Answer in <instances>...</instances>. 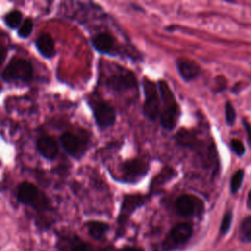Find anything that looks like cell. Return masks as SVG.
I'll return each mask as SVG.
<instances>
[{"label": "cell", "mask_w": 251, "mask_h": 251, "mask_svg": "<svg viewBox=\"0 0 251 251\" xmlns=\"http://www.w3.org/2000/svg\"><path fill=\"white\" fill-rule=\"evenodd\" d=\"M34 27L33 20L30 18H25L20 27L18 28V36L22 39H25L29 37V35L32 33Z\"/></svg>", "instance_id": "19"}, {"label": "cell", "mask_w": 251, "mask_h": 251, "mask_svg": "<svg viewBox=\"0 0 251 251\" xmlns=\"http://www.w3.org/2000/svg\"><path fill=\"white\" fill-rule=\"evenodd\" d=\"M176 69L180 77L184 81H191L195 79L201 72L200 66L195 61L184 58L176 61Z\"/></svg>", "instance_id": "14"}, {"label": "cell", "mask_w": 251, "mask_h": 251, "mask_svg": "<svg viewBox=\"0 0 251 251\" xmlns=\"http://www.w3.org/2000/svg\"><path fill=\"white\" fill-rule=\"evenodd\" d=\"M5 25L11 29H18L23 23V14L19 10H12L3 17Z\"/></svg>", "instance_id": "17"}, {"label": "cell", "mask_w": 251, "mask_h": 251, "mask_svg": "<svg viewBox=\"0 0 251 251\" xmlns=\"http://www.w3.org/2000/svg\"><path fill=\"white\" fill-rule=\"evenodd\" d=\"M36 50L38 53L47 60H50L55 57L56 49H55V42L53 37L48 32H43L37 36L34 41Z\"/></svg>", "instance_id": "15"}, {"label": "cell", "mask_w": 251, "mask_h": 251, "mask_svg": "<svg viewBox=\"0 0 251 251\" xmlns=\"http://www.w3.org/2000/svg\"><path fill=\"white\" fill-rule=\"evenodd\" d=\"M105 85L113 92L124 93L136 89L138 81L132 71L121 66H116L114 72L105 79Z\"/></svg>", "instance_id": "4"}, {"label": "cell", "mask_w": 251, "mask_h": 251, "mask_svg": "<svg viewBox=\"0 0 251 251\" xmlns=\"http://www.w3.org/2000/svg\"><path fill=\"white\" fill-rule=\"evenodd\" d=\"M142 87L144 91L143 114L149 121H155L160 116L161 99L158 85L147 77L142 80Z\"/></svg>", "instance_id": "7"}, {"label": "cell", "mask_w": 251, "mask_h": 251, "mask_svg": "<svg viewBox=\"0 0 251 251\" xmlns=\"http://www.w3.org/2000/svg\"><path fill=\"white\" fill-rule=\"evenodd\" d=\"M8 55V49L6 46L0 44V67L3 65V63L5 62L6 58Z\"/></svg>", "instance_id": "26"}, {"label": "cell", "mask_w": 251, "mask_h": 251, "mask_svg": "<svg viewBox=\"0 0 251 251\" xmlns=\"http://www.w3.org/2000/svg\"><path fill=\"white\" fill-rule=\"evenodd\" d=\"M146 202V196L142 194H126L124 196L121 213L119 217L120 222L126 221L136 209L143 206Z\"/></svg>", "instance_id": "13"}, {"label": "cell", "mask_w": 251, "mask_h": 251, "mask_svg": "<svg viewBox=\"0 0 251 251\" xmlns=\"http://www.w3.org/2000/svg\"><path fill=\"white\" fill-rule=\"evenodd\" d=\"M230 148L233 151V153L238 157H242L246 151L245 146L242 143V141L237 138H232L230 140Z\"/></svg>", "instance_id": "23"}, {"label": "cell", "mask_w": 251, "mask_h": 251, "mask_svg": "<svg viewBox=\"0 0 251 251\" xmlns=\"http://www.w3.org/2000/svg\"><path fill=\"white\" fill-rule=\"evenodd\" d=\"M89 235L96 240L104 237L106 232L109 229V225L101 221H89L85 224Z\"/></svg>", "instance_id": "16"}, {"label": "cell", "mask_w": 251, "mask_h": 251, "mask_svg": "<svg viewBox=\"0 0 251 251\" xmlns=\"http://www.w3.org/2000/svg\"><path fill=\"white\" fill-rule=\"evenodd\" d=\"M192 235V226L189 223H179L173 226L168 237L164 241V247L170 249L172 246H179L186 243Z\"/></svg>", "instance_id": "10"}, {"label": "cell", "mask_w": 251, "mask_h": 251, "mask_svg": "<svg viewBox=\"0 0 251 251\" xmlns=\"http://www.w3.org/2000/svg\"><path fill=\"white\" fill-rule=\"evenodd\" d=\"M157 85L161 99L160 124L164 129L173 130L179 121L180 107L167 81L159 80Z\"/></svg>", "instance_id": "1"}, {"label": "cell", "mask_w": 251, "mask_h": 251, "mask_svg": "<svg viewBox=\"0 0 251 251\" xmlns=\"http://www.w3.org/2000/svg\"><path fill=\"white\" fill-rule=\"evenodd\" d=\"M238 237L242 242H251V216L245 217L239 226Z\"/></svg>", "instance_id": "18"}, {"label": "cell", "mask_w": 251, "mask_h": 251, "mask_svg": "<svg viewBox=\"0 0 251 251\" xmlns=\"http://www.w3.org/2000/svg\"><path fill=\"white\" fill-rule=\"evenodd\" d=\"M92 47L100 54L102 55H108V56H123L126 54V56H130L126 53L118 40L115 38L114 35H112L109 32L102 31L94 34L90 39ZM131 59V58H130Z\"/></svg>", "instance_id": "8"}, {"label": "cell", "mask_w": 251, "mask_h": 251, "mask_svg": "<svg viewBox=\"0 0 251 251\" xmlns=\"http://www.w3.org/2000/svg\"><path fill=\"white\" fill-rule=\"evenodd\" d=\"M231 222H232V213L231 212H226L221 222V226H220V233L222 235L227 233V231L230 228L231 226Z\"/></svg>", "instance_id": "22"}, {"label": "cell", "mask_w": 251, "mask_h": 251, "mask_svg": "<svg viewBox=\"0 0 251 251\" xmlns=\"http://www.w3.org/2000/svg\"><path fill=\"white\" fill-rule=\"evenodd\" d=\"M246 207L251 210V189L249 190L248 194H247V199H246Z\"/></svg>", "instance_id": "28"}, {"label": "cell", "mask_w": 251, "mask_h": 251, "mask_svg": "<svg viewBox=\"0 0 251 251\" xmlns=\"http://www.w3.org/2000/svg\"><path fill=\"white\" fill-rule=\"evenodd\" d=\"M225 119L228 126H233L236 121V112L230 101H226L225 104Z\"/></svg>", "instance_id": "21"}, {"label": "cell", "mask_w": 251, "mask_h": 251, "mask_svg": "<svg viewBox=\"0 0 251 251\" xmlns=\"http://www.w3.org/2000/svg\"><path fill=\"white\" fill-rule=\"evenodd\" d=\"M243 178H244V170L239 169L235 171V173L230 177V182H229V188L231 193H236L240 189L243 182Z\"/></svg>", "instance_id": "20"}, {"label": "cell", "mask_w": 251, "mask_h": 251, "mask_svg": "<svg viewBox=\"0 0 251 251\" xmlns=\"http://www.w3.org/2000/svg\"><path fill=\"white\" fill-rule=\"evenodd\" d=\"M175 208L181 217H190L203 209V202L195 195L182 194L176 200Z\"/></svg>", "instance_id": "11"}, {"label": "cell", "mask_w": 251, "mask_h": 251, "mask_svg": "<svg viewBox=\"0 0 251 251\" xmlns=\"http://www.w3.org/2000/svg\"><path fill=\"white\" fill-rule=\"evenodd\" d=\"M242 124H243V127L245 129L248 145L251 148V125H250V123L246 119H242Z\"/></svg>", "instance_id": "25"}, {"label": "cell", "mask_w": 251, "mask_h": 251, "mask_svg": "<svg viewBox=\"0 0 251 251\" xmlns=\"http://www.w3.org/2000/svg\"><path fill=\"white\" fill-rule=\"evenodd\" d=\"M149 171V164L140 158L123 162L120 166V179L126 183H135L141 180Z\"/></svg>", "instance_id": "9"}, {"label": "cell", "mask_w": 251, "mask_h": 251, "mask_svg": "<svg viewBox=\"0 0 251 251\" xmlns=\"http://www.w3.org/2000/svg\"><path fill=\"white\" fill-rule=\"evenodd\" d=\"M34 75L32 64L24 58L14 57L1 73V78L8 83H29Z\"/></svg>", "instance_id": "2"}, {"label": "cell", "mask_w": 251, "mask_h": 251, "mask_svg": "<svg viewBox=\"0 0 251 251\" xmlns=\"http://www.w3.org/2000/svg\"><path fill=\"white\" fill-rule=\"evenodd\" d=\"M72 251H94V250L90 244L80 241L78 238V240H75V242L74 243Z\"/></svg>", "instance_id": "24"}, {"label": "cell", "mask_w": 251, "mask_h": 251, "mask_svg": "<svg viewBox=\"0 0 251 251\" xmlns=\"http://www.w3.org/2000/svg\"><path fill=\"white\" fill-rule=\"evenodd\" d=\"M121 251H143L141 248L134 247V246H126Z\"/></svg>", "instance_id": "27"}, {"label": "cell", "mask_w": 251, "mask_h": 251, "mask_svg": "<svg viewBox=\"0 0 251 251\" xmlns=\"http://www.w3.org/2000/svg\"><path fill=\"white\" fill-rule=\"evenodd\" d=\"M87 104L100 130H105L115 125L117 119L116 110L107 101L100 97H90L87 100Z\"/></svg>", "instance_id": "5"}, {"label": "cell", "mask_w": 251, "mask_h": 251, "mask_svg": "<svg viewBox=\"0 0 251 251\" xmlns=\"http://www.w3.org/2000/svg\"><path fill=\"white\" fill-rule=\"evenodd\" d=\"M59 141L65 153L75 160L82 159L90 145L89 137L85 132L77 134L72 131H65L61 134Z\"/></svg>", "instance_id": "6"}, {"label": "cell", "mask_w": 251, "mask_h": 251, "mask_svg": "<svg viewBox=\"0 0 251 251\" xmlns=\"http://www.w3.org/2000/svg\"><path fill=\"white\" fill-rule=\"evenodd\" d=\"M37 153L47 161H54L59 154L57 141L49 135H42L37 138L35 143Z\"/></svg>", "instance_id": "12"}, {"label": "cell", "mask_w": 251, "mask_h": 251, "mask_svg": "<svg viewBox=\"0 0 251 251\" xmlns=\"http://www.w3.org/2000/svg\"><path fill=\"white\" fill-rule=\"evenodd\" d=\"M16 198L21 204L30 206L36 210H45L50 204L47 195L28 181H23L17 186Z\"/></svg>", "instance_id": "3"}]
</instances>
